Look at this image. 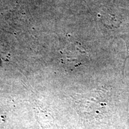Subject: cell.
<instances>
[{
	"mask_svg": "<svg viewBox=\"0 0 129 129\" xmlns=\"http://www.w3.org/2000/svg\"><path fill=\"white\" fill-rule=\"evenodd\" d=\"M80 47V44L78 43H71L64 48L62 52L63 62L67 64L74 62V61H79L78 57L81 54Z\"/></svg>",
	"mask_w": 129,
	"mask_h": 129,
	"instance_id": "6da1fadb",
	"label": "cell"
},
{
	"mask_svg": "<svg viewBox=\"0 0 129 129\" xmlns=\"http://www.w3.org/2000/svg\"><path fill=\"white\" fill-rule=\"evenodd\" d=\"M122 38L124 40L125 45H126V49H127V55L126 57H125L124 60V64L123 65V69L124 68V66L125 63V61H126L127 59L129 57V25L127 26L126 29L124 32L123 35L121 36Z\"/></svg>",
	"mask_w": 129,
	"mask_h": 129,
	"instance_id": "7a4b0ae2",
	"label": "cell"
}]
</instances>
